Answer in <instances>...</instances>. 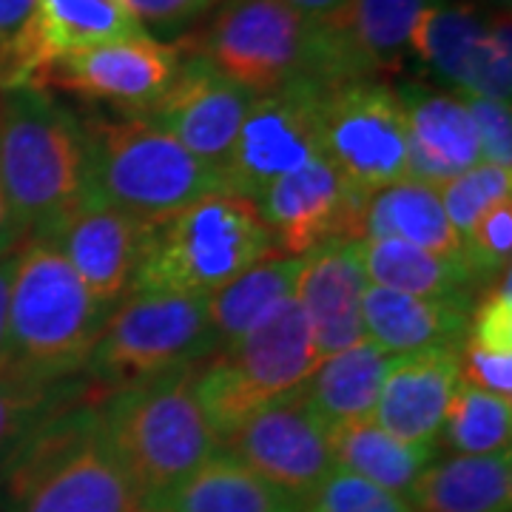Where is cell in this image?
<instances>
[{
  "label": "cell",
  "instance_id": "cell-1",
  "mask_svg": "<svg viewBox=\"0 0 512 512\" xmlns=\"http://www.w3.org/2000/svg\"><path fill=\"white\" fill-rule=\"evenodd\" d=\"M180 49L205 57L254 97L291 83L333 89L376 80L328 23L299 15L282 0H222L208 26L180 40Z\"/></svg>",
  "mask_w": 512,
  "mask_h": 512
},
{
  "label": "cell",
  "instance_id": "cell-2",
  "mask_svg": "<svg viewBox=\"0 0 512 512\" xmlns=\"http://www.w3.org/2000/svg\"><path fill=\"white\" fill-rule=\"evenodd\" d=\"M100 402L57 407L6 453L3 484L12 512H146L111 456Z\"/></svg>",
  "mask_w": 512,
  "mask_h": 512
},
{
  "label": "cell",
  "instance_id": "cell-3",
  "mask_svg": "<svg viewBox=\"0 0 512 512\" xmlns=\"http://www.w3.org/2000/svg\"><path fill=\"white\" fill-rule=\"evenodd\" d=\"M197 365L111 390L100 421L143 510L154 512L180 481L222 450L194 396Z\"/></svg>",
  "mask_w": 512,
  "mask_h": 512
},
{
  "label": "cell",
  "instance_id": "cell-4",
  "mask_svg": "<svg viewBox=\"0 0 512 512\" xmlns=\"http://www.w3.org/2000/svg\"><path fill=\"white\" fill-rule=\"evenodd\" d=\"M80 126L86 143L83 202L160 225L191 202L222 191L217 168L197 160L146 117L89 114Z\"/></svg>",
  "mask_w": 512,
  "mask_h": 512
},
{
  "label": "cell",
  "instance_id": "cell-5",
  "mask_svg": "<svg viewBox=\"0 0 512 512\" xmlns=\"http://www.w3.org/2000/svg\"><path fill=\"white\" fill-rule=\"evenodd\" d=\"M80 117L35 86L0 92V185L23 237H43L83 202Z\"/></svg>",
  "mask_w": 512,
  "mask_h": 512
},
{
  "label": "cell",
  "instance_id": "cell-6",
  "mask_svg": "<svg viewBox=\"0 0 512 512\" xmlns=\"http://www.w3.org/2000/svg\"><path fill=\"white\" fill-rule=\"evenodd\" d=\"M109 313L49 239L29 237L12 276L6 365L43 382L83 376Z\"/></svg>",
  "mask_w": 512,
  "mask_h": 512
},
{
  "label": "cell",
  "instance_id": "cell-7",
  "mask_svg": "<svg viewBox=\"0 0 512 512\" xmlns=\"http://www.w3.org/2000/svg\"><path fill=\"white\" fill-rule=\"evenodd\" d=\"M274 254L271 231L254 202L217 191L154 225L131 291L208 299Z\"/></svg>",
  "mask_w": 512,
  "mask_h": 512
},
{
  "label": "cell",
  "instance_id": "cell-8",
  "mask_svg": "<svg viewBox=\"0 0 512 512\" xmlns=\"http://www.w3.org/2000/svg\"><path fill=\"white\" fill-rule=\"evenodd\" d=\"M316 365L308 316L291 296L234 348L211 353L197 365L194 396L222 444L262 404L296 390Z\"/></svg>",
  "mask_w": 512,
  "mask_h": 512
},
{
  "label": "cell",
  "instance_id": "cell-9",
  "mask_svg": "<svg viewBox=\"0 0 512 512\" xmlns=\"http://www.w3.org/2000/svg\"><path fill=\"white\" fill-rule=\"evenodd\" d=\"M211 353H217V336L205 299L131 291L106 316L83 376L111 393L200 365Z\"/></svg>",
  "mask_w": 512,
  "mask_h": 512
},
{
  "label": "cell",
  "instance_id": "cell-10",
  "mask_svg": "<svg viewBox=\"0 0 512 512\" xmlns=\"http://www.w3.org/2000/svg\"><path fill=\"white\" fill-rule=\"evenodd\" d=\"M325 92L319 83H291L254 97L220 168L222 191L256 202L276 180L322 157Z\"/></svg>",
  "mask_w": 512,
  "mask_h": 512
},
{
  "label": "cell",
  "instance_id": "cell-11",
  "mask_svg": "<svg viewBox=\"0 0 512 512\" xmlns=\"http://www.w3.org/2000/svg\"><path fill=\"white\" fill-rule=\"evenodd\" d=\"M322 157L365 194L410 180L407 123L396 92L382 80L328 89L322 100Z\"/></svg>",
  "mask_w": 512,
  "mask_h": 512
},
{
  "label": "cell",
  "instance_id": "cell-12",
  "mask_svg": "<svg viewBox=\"0 0 512 512\" xmlns=\"http://www.w3.org/2000/svg\"><path fill=\"white\" fill-rule=\"evenodd\" d=\"M183 60V49L154 37H126L57 57L32 80L35 89H60L89 103H109L120 114L143 117Z\"/></svg>",
  "mask_w": 512,
  "mask_h": 512
},
{
  "label": "cell",
  "instance_id": "cell-13",
  "mask_svg": "<svg viewBox=\"0 0 512 512\" xmlns=\"http://www.w3.org/2000/svg\"><path fill=\"white\" fill-rule=\"evenodd\" d=\"M410 49L461 94L510 103V18L484 20L467 3L430 0L410 35Z\"/></svg>",
  "mask_w": 512,
  "mask_h": 512
},
{
  "label": "cell",
  "instance_id": "cell-14",
  "mask_svg": "<svg viewBox=\"0 0 512 512\" xmlns=\"http://www.w3.org/2000/svg\"><path fill=\"white\" fill-rule=\"evenodd\" d=\"M370 194L345 180L325 157L276 180L259 200L274 251L305 256L339 239H365V208Z\"/></svg>",
  "mask_w": 512,
  "mask_h": 512
},
{
  "label": "cell",
  "instance_id": "cell-15",
  "mask_svg": "<svg viewBox=\"0 0 512 512\" xmlns=\"http://www.w3.org/2000/svg\"><path fill=\"white\" fill-rule=\"evenodd\" d=\"M222 450L299 501L333 470L325 427L308 410L299 387L262 404L222 441Z\"/></svg>",
  "mask_w": 512,
  "mask_h": 512
},
{
  "label": "cell",
  "instance_id": "cell-16",
  "mask_svg": "<svg viewBox=\"0 0 512 512\" xmlns=\"http://www.w3.org/2000/svg\"><path fill=\"white\" fill-rule=\"evenodd\" d=\"M251 103L254 94L214 69L205 57L183 52L168 89L143 117L171 134L197 160L220 171Z\"/></svg>",
  "mask_w": 512,
  "mask_h": 512
},
{
  "label": "cell",
  "instance_id": "cell-17",
  "mask_svg": "<svg viewBox=\"0 0 512 512\" xmlns=\"http://www.w3.org/2000/svg\"><path fill=\"white\" fill-rule=\"evenodd\" d=\"M151 234V222L117 208L80 202L43 237L63 254L94 299L114 308L134 288Z\"/></svg>",
  "mask_w": 512,
  "mask_h": 512
},
{
  "label": "cell",
  "instance_id": "cell-18",
  "mask_svg": "<svg viewBox=\"0 0 512 512\" xmlns=\"http://www.w3.org/2000/svg\"><path fill=\"white\" fill-rule=\"evenodd\" d=\"M367 293L362 239H339L302 256L296 302L308 316L316 356L325 359L365 342L362 302Z\"/></svg>",
  "mask_w": 512,
  "mask_h": 512
},
{
  "label": "cell",
  "instance_id": "cell-19",
  "mask_svg": "<svg viewBox=\"0 0 512 512\" xmlns=\"http://www.w3.org/2000/svg\"><path fill=\"white\" fill-rule=\"evenodd\" d=\"M458 379V348H424L396 356L370 419L402 444L436 453Z\"/></svg>",
  "mask_w": 512,
  "mask_h": 512
},
{
  "label": "cell",
  "instance_id": "cell-20",
  "mask_svg": "<svg viewBox=\"0 0 512 512\" xmlns=\"http://www.w3.org/2000/svg\"><path fill=\"white\" fill-rule=\"evenodd\" d=\"M396 97L407 123V165L413 183L436 188L481 163L476 126L461 94L404 83Z\"/></svg>",
  "mask_w": 512,
  "mask_h": 512
},
{
  "label": "cell",
  "instance_id": "cell-21",
  "mask_svg": "<svg viewBox=\"0 0 512 512\" xmlns=\"http://www.w3.org/2000/svg\"><path fill=\"white\" fill-rule=\"evenodd\" d=\"M476 296H413L367 288L362 302L365 336L393 356L424 348H461Z\"/></svg>",
  "mask_w": 512,
  "mask_h": 512
},
{
  "label": "cell",
  "instance_id": "cell-22",
  "mask_svg": "<svg viewBox=\"0 0 512 512\" xmlns=\"http://www.w3.org/2000/svg\"><path fill=\"white\" fill-rule=\"evenodd\" d=\"M407 501L416 512H512V453L433 461Z\"/></svg>",
  "mask_w": 512,
  "mask_h": 512
},
{
  "label": "cell",
  "instance_id": "cell-23",
  "mask_svg": "<svg viewBox=\"0 0 512 512\" xmlns=\"http://www.w3.org/2000/svg\"><path fill=\"white\" fill-rule=\"evenodd\" d=\"M393 362V353L365 339L353 348L319 359L311 376L299 384V393L325 430L342 421L370 419Z\"/></svg>",
  "mask_w": 512,
  "mask_h": 512
},
{
  "label": "cell",
  "instance_id": "cell-24",
  "mask_svg": "<svg viewBox=\"0 0 512 512\" xmlns=\"http://www.w3.org/2000/svg\"><path fill=\"white\" fill-rule=\"evenodd\" d=\"M154 512H302V501L265 481L228 450H217Z\"/></svg>",
  "mask_w": 512,
  "mask_h": 512
},
{
  "label": "cell",
  "instance_id": "cell-25",
  "mask_svg": "<svg viewBox=\"0 0 512 512\" xmlns=\"http://www.w3.org/2000/svg\"><path fill=\"white\" fill-rule=\"evenodd\" d=\"M396 237L444 259H464V242L441 208L433 185L404 180L370 194L365 208V239Z\"/></svg>",
  "mask_w": 512,
  "mask_h": 512
},
{
  "label": "cell",
  "instance_id": "cell-26",
  "mask_svg": "<svg viewBox=\"0 0 512 512\" xmlns=\"http://www.w3.org/2000/svg\"><path fill=\"white\" fill-rule=\"evenodd\" d=\"M302 274V256H265L225 288L211 293L208 319L217 336V353L231 350L276 305L291 299Z\"/></svg>",
  "mask_w": 512,
  "mask_h": 512
},
{
  "label": "cell",
  "instance_id": "cell-27",
  "mask_svg": "<svg viewBox=\"0 0 512 512\" xmlns=\"http://www.w3.org/2000/svg\"><path fill=\"white\" fill-rule=\"evenodd\" d=\"M362 254L367 282H373V288L436 299L476 296V285L481 288V279L470 271L467 262L430 254L404 239H362Z\"/></svg>",
  "mask_w": 512,
  "mask_h": 512
},
{
  "label": "cell",
  "instance_id": "cell-28",
  "mask_svg": "<svg viewBox=\"0 0 512 512\" xmlns=\"http://www.w3.org/2000/svg\"><path fill=\"white\" fill-rule=\"evenodd\" d=\"M430 0H348L325 20L345 40L370 77L396 72L410 49V35Z\"/></svg>",
  "mask_w": 512,
  "mask_h": 512
},
{
  "label": "cell",
  "instance_id": "cell-29",
  "mask_svg": "<svg viewBox=\"0 0 512 512\" xmlns=\"http://www.w3.org/2000/svg\"><path fill=\"white\" fill-rule=\"evenodd\" d=\"M325 439H328L333 467H342L353 476L367 478L370 484L404 498L433 458V453L427 450H416L393 439L373 419L333 424L325 430Z\"/></svg>",
  "mask_w": 512,
  "mask_h": 512
},
{
  "label": "cell",
  "instance_id": "cell-30",
  "mask_svg": "<svg viewBox=\"0 0 512 512\" xmlns=\"http://www.w3.org/2000/svg\"><path fill=\"white\" fill-rule=\"evenodd\" d=\"M109 393L89 382L86 376H74L63 382H43L15 365L0 367V453H9L37 421L52 410L77 399H106Z\"/></svg>",
  "mask_w": 512,
  "mask_h": 512
},
{
  "label": "cell",
  "instance_id": "cell-31",
  "mask_svg": "<svg viewBox=\"0 0 512 512\" xmlns=\"http://www.w3.org/2000/svg\"><path fill=\"white\" fill-rule=\"evenodd\" d=\"M439 439L458 456H493L510 450L512 399H501L458 379Z\"/></svg>",
  "mask_w": 512,
  "mask_h": 512
},
{
  "label": "cell",
  "instance_id": "cell-32",
  "mask_svg": "<svg viewBox=\"0 0 512 512\" xmlns=\"http://www.w3.org/2000/svg\"><path fill=\"white\" fill-rule=\"evenodd\" d=\"M441 208L450 225L456 228L461 242L473 234L476 222L493 208L495 202L510 200L512 168H501L493 163H478L447 183L436 185Z\"/></svg>",
  "mask_w": 512,
  "mask_h": 512
},
{
  "label": "cell",
  "instance_id": "cell-33",
  "mask_svg": "<svg viewBox=\"0 0 512 512\" xmlns=\"http://www.w3.org/2000/svg\"><path fill=\"white\" fill-rule=\"evenodd\" d=\"M302 512H416L404 495L382 490L359 478L333 467L328 478L302 501Z\"/></svg>",
  "mask_w": 512,
  "mask_h": 512
},
{
  "label": "cell",
  "instance_id": "cell-34",
  "mask_svg": "<svg viewBox=\"0 0 512 512\" xmlns=\"http://www.w3.org/2000/svg\"><path fill=\"white\" fill-rule=\"evenodd\" d=\"M512 254V202L501 200L476 222L473 234L464 242V259L470 271L484 282L510 268Z\"/></svg>",
  "mask_w": 512,
  "mask_h": 512
},
{
  "label": "cell",
  "instance_id": "cell-35",
  "mask_svg": "<svg viewBox=\"0 0 512 512\" xmlns=\"http://www.w3.org/2000/svg\"><path fill=\"white\" fill-rule=\"evenodd\" d=\"M464 106L473 117V126L481 146V163L512 168V114L510 103L478 97V94H461Z\"/></svg>",
  "mask_w": 512,
  "mask_h": 512
},
{
  "label": "cell",
  "instance_id": "cell-36",
  "mask_svg": "<svg viewBox=\"0 0 512 512\" xmlns=\"http://www.w3.org/2000/svg\"><path fill=\"white\" fill-rule=\"evenodd\" d=\"M217 0H126L131 15L146 26L160 32H177L208 12Z\"/></svg>",
  "mask_w": 512,
  "mask_h": 512
},
{
  "label": "cell",
  "instance_id": "cell-37",
  "mask_svg": "<svg viewBox=\"0 0 512 512\" xmlns=\"http://www.w3.org/2000/svg\"><path fill=\"white\" fill-rule=\"evenodd\" d=\"M18 251L0 256V367L9 362V293H12Z\"/></svg>",
  "mask_w": 512,
  "mask_h": 512
},
{
  "label": "cell",
  "instance_id": "cell-38",
  "mask_svg": "<svg viewBox=\"0 0 512 512\" xmlns=\"http://www.w3.org/2000/svg\"><path fill=\"white\" fill-rule=\"evenodd\" d=\"M23 242H26V237H23V231H20L18 222L12 217V208H9V200H6V191H3V185H0V256L18 251Z\"/></svg>",
  "mask_w": 512,
  "mask_h": 512
},
{
  "label": "cell",
  "instance_id": "cell-39",
  "mask_svg": "<svg viewBox=\"0 0 512 512\" xmlns=\"http://www.w3.org/2000/svg\"><path fill=\"white\" fill-rule=\"evenodd\" d=\"M37 0H0V40L15 35L23 20L32 15Z\"/></svg>",
  "mask_w": 512,
  "mask_h": 512
},
{
  "label": "cell",
  "instance_id": "cell-40",
  "mask_svg": "<svg viewBox=\"0 0 512 512\" xmlns=\"http://www.w3.org/2000/svg\"><path fill=\"white\" fill-rule=\"evenodd\" d=\"M282 3H288L291 9H296V12L305 15V18L325 23V20L333 18L348 0H282Z\"/></svg>",
  "mask_w": 512,
  "mask_h": 512
},
{
  "label": "cell",
  "instance_id": "cell-41",
  "mask_svg": "<svg viewBox=\"0 0 512 512\" xmlns=\"http://www.w3.org/2000/svg\"><path fill=\"white\" fill-rule=\"evenodd\" d=\"M495 3H504V6H507V3H510V0H495Z\"/></svg>",
  "mask_w": 512,
  "mask_h": 512
}]
</instances>
